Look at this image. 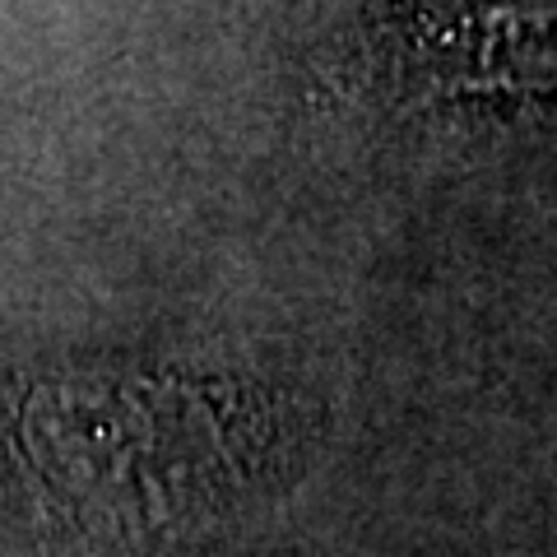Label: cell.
Listing matches in <instances>:
<instances>
[{
    "mask_svg": "<svg viewBox=\"0 0 557 557\" xmlns=\"http://www.w3.org/2000/svg\"><path fill=\"white\" fill-rule=\"evenodd\" d=\"M413 98H483L557 89V0H474L413 24L395 51Z\"/></svg>",
    "mask_w": 557,
    "mask_h": 557,
    "instance_id": "obj_1",
    "label": "cell"
}]
</instances>
